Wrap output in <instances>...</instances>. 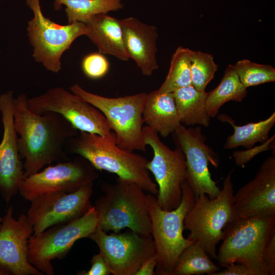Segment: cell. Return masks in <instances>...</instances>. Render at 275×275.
I'll return each mask as SVG.
<instances>
[{
  "label": "cell",
  "instance_id": "e0dca14e",
  "mask_svg": "<svg viewBox=\"0 0 275 275\" xmlns=\"http://www.w3.org/2000/svg\"><path fill=\"white\" fill-rule=\"evenodd\" d=\"M13 92L0 95V113L3 127L0 142V194L8 204L19 191L24 177L23 163L20 157L14 123Z\"/></svg>",
  "mask_w": 275,
  "mask_h": 275
},
{
  "label": "cell",
  "instance_id": "4316f807",
  "mask_svg": "<svg viewBox=\"0 0 275 275\" xmlns=\"http://www.w3.org/2000/svg\"><path fill=\"white\" fill-rule=\"evenodd\" d=\"M191 50L179 46L173 53L168 73L157 91L161 93H173L191 85L190 55Z\"/></svg>",
  "mask_w": 275,
  "mask_h": 275
},
{
  "label": "cell",
  "instance_id": "4dcf8cb0",
  "mask_svg": "<svg viewBox=\"0 0 275 275\" xmlns=\"http://www.w3.org/2000/svg\"><path fill=\"white\" fill-rule=\"evenodd\" d=\"M274 134L270 138L268 139L263 145L256 147L253 149H248L249 150L245 151H235L233 156L235 158V163L239 166L243 167L254 156L258 153L268 149V145H271L274 142Z\"/></svg>",
  "mask_w": 275,
  "mask_h": 275
},
{
  "label": "cell",
  "instance_id": "2e32d148",
  "mask_svg": "<svg viewBox=\"0 0 275 275\" xmlns=\"http://www.w3.org/2000/svg\"><path fill=\"white\" fill-rule=\"evenodd\" d=\"M10 206L1 218L0 225V268L13 275H44L28 260V243L34 233L27 214L17 219Z\"/></svg>",
  "mask_w": 275,
  "mask_h": 275
},
{
  "label": "cell",
  "instance_id": "9c48e42d",
  "mask_svg": "<svg viewBox=\"0 0 275 275\" xmlns=\"http://www.w3.org/2000/svg\"><path fill=\"white\" fill-rule=\"evenodd\" d=\"M97 226V216L92 206L81 217L49 227L30 237L28 243L29 262L44 274L53 275L51 261L62 259L78 239L87 238Z\"/></svg>",
  "mask_w": 275,
  "mask_h": 275
},
{
  "label": "cell",
  "instance_id": "3957f363",
  "mask_svg": "<svg viewBox=\"0 0 275 275\" xmlns=\"http://www.w3.org/2000/svg\"><path fill=\"white\" fill-rule=\"evenodd\" d=\"M115 184L103 182L104 195L93 206L97 226L107 232L128 228L136 233L151 234L148 199L145 191L134 181L117 177Z\"/></svg>",
  "mask_w": 275,
  "mask_h": 275
},
{
  "label": "cell",
  "instance_id": "5bb4252c",
  "mask_svg": "<svg viewBox=\"0 0 275 275\" xmlns=\"http://www.w3.org/2000/svg\"><path fill=\"white\" fill-rule=\"evenodd\" d=\"M176 148L184 153L186 164L185 181L192 190L195 199L206 195L211 199L216 198L221 189L211 177L208 165L217 167L219 158L205 144L206 136L200 126L186 128L182 124L172 133Z\"/></svg>",
  "mask_w": 275,
  "mask_h": 275
},
{
  "label": "cell",
  "instance_id": "4fadbf2b",
  "mask_svg": "<svg viewBox=\"0 0 275 275\" xmlns=\"http://www.w3.org/2000/svg\"><path fill=\"white\" fill-rule=\"evenodd\" d=\"M96 170L86 158L79 156L71 160L49 165L24 178L18 192L29 201L51 193L73 192L94 182L98 176Z\"/></svg>",
  "mask_w": 275,
  "mask_h": 275
},
{
  "label": "cell",
  "instance_id": "30bf717a",
  "mask_svg": "<svg viewBox=\"0 0 275 275\" xmlns=\"http://www.w3.org/2000/svg\"><path fill=\"white\" fill-rule=\"evenodd\" d=\"M158 133L146 125L142 130L143 143L153 152L147 168L154 176L158 185L156 200L164 210L176 208L182 198V184L186 179V164L184 153L179 148L171 149L160 140Z\"/></svg>",
  "mask_w": 275,
  "mask_h": 275
},
{
  "label": "cell",
  "instance_id": "ffe728a7",
  "mask_svg": "<svg viewBox=\"0 0 275 275\" xmlns=\"http://www.w3.org/2000/svg\"><path fill=\"white\" fill-rule=\"evenodd\" d=\"M85 23L88 28L86 36L97 46L99 52L122 61L129 59L119 19L107 14H99L91 17Z\"/></svg>",
  "mask_w": 275,
  "mask_h": 275
},
{
  "label": "cell",
  "instance_id": "d4e9b609",
  "mask_svg": "<svg viewBox=\"0 0 275 275\" xmlns=\"http://www.w3.org/2000/svg\"><path fill=\"white\" fill-rule=\"evenodd\" d=\"M66 6L68 23L75 21L85 23L92 16L107 14L123 8L121 0H54V7L59 10Z\"/></svg>",
  "mask_w": 275,
  "mask_h": 275
},
{
  "label": "cell",
  "instance_id": "8992f818",
  "mask_svg": "<svg viewBox=\"0 0 275 275\" xmlns=\"http://www.w3.org/2000/svg\"><path fill=\"white\" fill-rule=\"evenodd\" d=\"M231 175V171L225 178L216 198L211 199L202 195L196 199L184 221V229L189 231L187 238L197 241L211 258L216 260V246L222 240L224 228L237 217Z\"/></svg>",
  "mask_w": 275,
  "mask_h": 275
},
{
  "label": "cell",
  "instance_id": "52a82bcc",
  "mask_svg": "<svg viewBox=\"0 0 275 275\" xmlns=\"http://www.w3.org/2000/svg\"><path fill=\"white\" fill-rule=\"evenodd\" d=\"M70 90L103 114L116 134L119 147L132 152L146 151L142 130L144 123L143 112L147 93L108 98L88 92L77 84L71 86Z\"/></svg>",
  "mask_w": 275,
  "mask_h": 275
},
{
  "label": "cell",
  "instance_id": "f1b7e54d",
  "mask_svg": "<svg viewBox=\"0 0 275 275\" xmlns=\"http://www.w3.org/2000/svg\"><path fill=\"white\" fill-rule=\"evenodd\" d=\"M240 82L246 88L275 81V69L244 59L234 65Z\"/></svg>",
  "mask_w": 275,
  "mask_h": 275
},
{
  "label": "cell",
  "instance_id": "83f0119b",
  "mask_svg": "<svg viewBox=\"0 0 275 275\" xmlns=\"http://www.w3.org/2000/svg\"><path fill=\"white\" fill-rule=\"evenodd\" d=\"M191 85L200 91H205L217 70L212 54L191 50L190 55Z\"/></svg>",
  "mask_w": 275,
  "mask_h": 275
},
{
  "label": "cell",
  "instance_id": "44dd1931",
  "mask_svg": "<svg viewBox=\"0 0 275 275\" xmlns=\"http://www.w3.org/2000/svg\"><path fill=\"white\" fill-rule=\"evenodd\" d=\"M143 117L147 126L164 138L182 124L173 93H161L157 90L147 94Z\"/></svg>",
  "mask_w": 275,
  "mask_h": 275
},
{
  "label": "cell",
  "instance_id": "484cf974",
  "mask_svg": "<svg viewBox=\"0 0 275 275\" xmlns=\"http://www.w3.org/2000/svg\"><path fill=\"white\" fill-rule=\"evenodd\" d=\"M220 270L202 246L194 241L180 254L172 275H213Z\"/></svg>",
  "mask_w": 275,
  "mask_h": 275
},
{
  "label": "cell",
  "instance_id": "ba28073f",
  "mask_svg": "<svg viewBox=\"0 0 275 275\" xmlns=\"http://www.w3.org/2000/svg\"><path fill=\"white\" fill-rule=\"evenodd\" d=\"M33 17L28 23L27 33L33 47V57L48 70L58 73L61 69V59L78 37L88 32L86 24L75 21L60 25L43 14L40 0H26Z\"/></svg>",
  "mask_w": 275,
  "mask_h": 275
},
{
  "label": "cell",
  "instance_id": "7c38bea8",
  "mask_svg": "<svg viewBox=\"0 0 275 275\" xmlns=\"http://www.w3.org/2000/svg\"><path fill=\"white\" fill-rule=\"evenodd\" d=\"M28 106L33 113L42 115L53 112L61 115L79 131L105 136L112 131L103 114L72 92L55 87L28 98Z\"/></svg>",
  "mask_w": 275,
  "mask_h": 275
},
{
  "label": "cell",
  "instance_id": "d590c367",
  "mask_svg": "<svg viewBox=\"0 0 275 275\" xmlns=\"http://www.w3.org/2000/svg\"><path fill=\"white\" fill-rule=\"evenodd\" d=\"M0 275H9V274L0 268Z\"/></svg>",
  "mask_w": 275,
  "mask_h": 275
},
{
  "label": "cell",
  "instance_id": "e575fe53",
  "mask_svg": "<svg viewBox=\"0 0 275 275\" xmlns=\"http://www.w3.org/2000/svg\"><path fill=\"white\" fill-rule=\"evenodd\" d=\"M157 264L156 254L146 259L142 264L135 275H154Z\"/></svg>",
  "mask_w": 275,
  "mask_h": 275
},
{
  "label": "cell",
  "instance_id": "f546056e",
  "mask_svg": "<svg viewBox=\"0 0 275 275\" xmlns=\"http://www.w3.org/2000/svg\"><path fill=\"white\" fill-rule=\"evenodd\" d=\"M84 74L91 79H98L104 76L109 69V63L100 52H93L86 55L81 63Z\"/></svg>",
  "mask_w": 275,
  "mask_h": 275
},
{
  "label": "cell",
  "instance_id": "6da1fadb",
  "mask_svg": "<svg viewBox=\"0 0 275 275\" xmlns=\"http://www.w3.org/2000/svg\"><path fill=\"white\" fill-rule=\"evenodd\" d=\"M28 100L26 95L21 94L13 100L14 123L19 135V154L24 160V178L54 162L68 160L64 144L79 133L58 114L33 113L28 107Z\"/></svg>",
  "mask_w": 275,
  "mask_h": 275
},
{
  "label": "cell",
  "instance_id": "9a60e30c",
  "mask_svg": "<svg viewBox=\"0 0 275 275\" xmlns=\"http://www.w3.org/2000/svg\"><path fill=\"white\" fill-rule=\"evenodd\" d=\"M93 182L71 193L57 192L33 199L27 216L33 235H37L54 225L79 218L92 206Z\"/></svg>",
  "mask_w": 275,
  "mask_h": 275
},
{
  "label": "cell",
  "instance_id": "8fae6325",
  "mask_svg": "<svg viewBox=\"0 0 275 275\" xmlns=\"http://www.w3.org/2000/svg\"><path fill=\"white\" fill-rule=\"evenodd\" d=\"M98 245L111 274L135 275L142 263L156 254L151 234L131 230L110 234L97 226L88 237Z\"/></svg>",
  "mask_w": 275,
  "mask_h": 275
},
{
  "label": "cell",
  "instance_id": "cb8c5ba5",
  "mask_svg": "<svg viewBox=\"0 0 275 275\" xmlns=\"http://www.w3.org/2000/svg\"><path fill=\"white\" fill-rule=\"evenodd\" d=\"M246 88L240 82L234 65H229L217 87L207 93L206 109L209 117H215L221 106L227 102L242 101L247 95Z\"/></svg>",
  "mask_w": 275,
  "mask_h": 275
},
{
  "label": "cell",
  "instance_id": "7402d4cb",
  "mask_svg": "<svg viewBox=\"0 0 275 275\" xmlns=\"http://www.w3.org/2000/svg\"><path fill=\"white\" fill-rule=\"evenodd\" d=\"M207 93L198 91L191 85L173 92L181 124L209 126L210 118L206 109Z\"/></svg>",
  "mask_w": 275,
  "mask_h": 275
},
{
  "label": "cell",
  "instance_id": "277c9868",
  "mask_svg": "<svg viewBox=\"0 0 275 275\" xmlns=\"http://www.w3.org/2000/svg\"><path fill=\"white\" fill-rule=\"evenodd\" d=\"M223 232L216 260L221 265L239 263L253 275H267L263 253L275 233V216L237 217L226 225Z\"/></svg>",
  "mask_w": 275,
  "mask_h": 275
},
{
  "label": "cell",
  "instance_id": "836d02e7",
  "mask_svg": "<svg viewBox=\"0 0 275 275\" xmlns=\"http://www.w3.org/2000/svg\"><path fill=\"white\" fill-rule=\"evenodd\" d=\"M226 268L219 270L213 275H253L251 270L244 265L239 263H233L224 266Z\"/></svg>",
  "mask_w": 275,
  "mask_h": 275
},
{
  "label": "cell",
  "instance_id": "74e56055",
  "mask_svg": "<svg viewBox=\"0 0 275 275\" xmlns=\"http://www.w3.org/2000/svg\"><path fill=\"white\" fill-rule=\"evenodd\" d=\"M1 1V0H0Z\"/></svg>",
  "mask_w": 275,
  "mask_h": 275
},
{
  "label": "cell",
  "instance_id": "1f68e13d",
  "mask_svg": "<svg viewBox=\"0 0 275 275\" xmlns=\"http://www.w3.org/2000/svg\"><path fill=\"white\" fill-rule=\"evenodd\" d=\"M91 266L87 271L78 272V275H109L110 270L101 254H95L91 260Z\"/></svg>",
  "mask_w": 275,
  "mask_h": 275
},
{
  "label": "cell",
  "instance_id": "8d00e7d4",
  "mask_svg": "<svg viewBox=\"0 0 275 275\" xmlns=\"http://www.w3.org/2000/svg\"><path fill=\"white\" fill-rule=\"evenodd\" d=\"M1 218H0V225H1Z\"/></svg>",
  "mask_w": 275,
  "mask_h": 275
},
{
  "label": "cell",
  "instance_id": "7a4b0ae2",
  "mask_svg": "<svg viewBox=\"0 0 275 275\" xmlns=\"http://www.w3.org/2000/svg\"><path fill=\"white\" fill-rule=\"evenodd\" d=\"M69 141L71 151L86 158L96 170L132 180L145 191L157 195V185L147 168L149 160L140 154L119 147L114 132L102 136L79 131Z\"/></svg>",
  "mask_w": 275,
  "mask_h": 275
},
{
  "label": "cell",
  "instance_id": "ac0fdd59",
  "mask_svg": "<svg viewBox=\"0 0 275 275\" xmlns=\"http://www.w3.org/2000/svg\"><path fill=\"white\" fill-rule=\"evenodd\" d=\"M237 217L275 216V156L263 161L253 179L234 195Z\"/></svg>",
  "mask_w": 275,
  "mask_h": 275
},
{
  "label": "cell",
  "instance_id": "d6986e66",
  "mask_svg": "<svg viewBox=\"0 0 275 275\" xmlns=\"http://www.w3.org/2000/svg\"><path fill=\"white\" fill-rule=\"evenodd\" d=\"M119 20L129 58L134 61L144 75H151L159 68L156 57L158 36L156 27L133 17Z\"/></svg>",
  "mask_w": 275,
  "mask_h": 275
},
{
  "label": "cell",
  "instance_id": "d6a6232c",
  "mask_svg": "<svg viewBox=\"0 0 275 275\" xmlns=\"http://www.w3.org/2000/svg\"><path fill=\"white\" fill-rule=\"evenodd\" d=\"M263 259L267 275H274L275 233L271 235L265 246Z\"/></svg>",
  "mask_w": 275,
  "mask_h": 275
},
{
  "label": "cell",
  "instance_id": "5b68a950",
  "mask_svg": "<svg viewBox=\"0 0 275 275\" xmlns=\"http://www.w3.org/2000/svg\"><path fill=\"white\" fill-rule=\"evenodd\" d=\"M180 205L170 211L158 205L154 195L147 194L151 235L154 243L157 264L155 274L172 275L182 251L194 241L183 235L184 218L195 203L194 193L185 181L182 184Z\"/></svg>",
  "mask_w": 275,
  "mask_h": 275
},
{
  "label": "cell",
  "instance_id": "603a6c76",
  "mask_svg": "<svg viewBox=\"0 0 275 275\" xmlns=\"http://www.w3.org/2000/svg\"><path fill=\"white\" fill-rule=\"evenodd\" d=\"M218 119L230 123L234 129V133L227 139L224 145L225 149L230 150L242 146L250 149L256 143L263 144L269 139V133L275 123V113L265 120L242 126L235 125L234 121L226 114L219 115Z\"/></svg>",
  "mask_w": 275,
  "mask_h": 275
}]
</instances>
